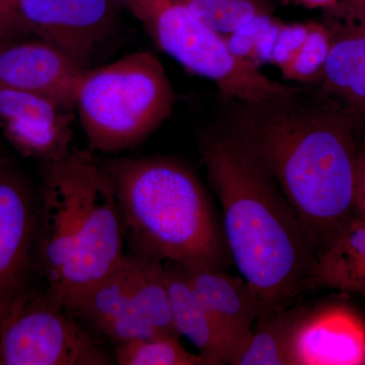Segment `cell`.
Wrapping results in <instances>:
<instances>
[{"instance_id": "cell-1", "label": "cell", "mask_w": 365, "mask_h": 365, "mask_svg": "<svg viewBox=\"0 0 365 365\" xmlns=\"http://www.w3.org/2000/svg\"><path fill=\"white\" fill-rule=\"evenodd\" d=\"M228 105L222 126L277 182L319 252L354 211L356 120L304 88Z\"/></svg>"}, {"instance_id": "cell-2", "label": "cell", "mask_w": 365, "mask_h": 365, "mask_svg": "<svg viewBox=\"0 0 365 365\" xmlns=\"http://www.w3.org/2000/svg\"><path fill=\"white\" fill-rule=\"evenodd\" d=\"M199 151L222 205L228 253L262 316L287 307L311 287L313 239L277 182L222 126L204 134Z\"/></svg>"}, {"instance_id": "cell-3", "label": "cell", "mask_w": 365, "mask_h": 365, "mask_svg": "<svg viewBox=\"0 0 365 365\" xmlns=\"http://www.w3.org/2000/svg\"><path fill=\"white\" fill-rule=\"evenodd\" d=\"M38 267L69 306L121 264L123 222L111 175L93 151L41 163Z\"/></svg>"}, {"instance_id": "cell-4", "label": "cell", "mask_w": 365, "mask_h": 365, "mask_svg": "<svg viewBox=\"0 0 365 365\" xmlns=\"http://www.w3.org/2000/svg\"><path fill=\"white\" fill-rule=\"evenodd\" d=\"M111 175L131 251L185 267L220 269L227 242L200 180L165 157L104 162Z\"/></svg>"}, {"instance_id": "cell-5", "label": "cell", "mask_w": 365, "mask_h": 365, "mask_svg": "<svg viewBox=\"0 0 365 365\" xmlns=\"http://www.w3.org/2000/svg\"><path fill=\"white\" fill-rule=\"evenodd\" d=\"M175 101L157 55L134 52L86 72L76 115L91 151L118 153L153 135L172 115Z\"/></svg>"}, {"instance_id": "cell-6", "label": "cell", "mask_w": 365, "mask_h": 365, "mask_svg": "<svg viewBox=\"0 0 365 365\" xmlns=\"http://www.w3.org/2000/svg\"><path fill=\"white\" fill-rule=\"evenodd\" d=\"M130 9L160 50L191 73L212 81L227 105L282 97L302 88L268 78L254 62L235 55L225 36L185 0H137Z\"/></svg>"}, {"instance_id": "cell-7", "label": "cell", "mask_w": 365, "mask_h": 365, "mask_svg": "<svg viewBox=\"0 0 365 365\" xmlns=\"http://www.w3.org/2000/svg\"><path fill=\"white\" fill-rule=\"evenodd\" d=\"M113 364V353L47 289L34 288L0 319V365Z\"/></svg>"}, {"instance_id": "cell-8", "label": "cell", "mask_w": 365, "mask_h": 365, "mask_svg": "<svg viewBox=\"0 0 365 365\" xmlns=\"http://www.w3.org/2000/svg\"><path fill=\"white\" fill-rule=\"evenodd\" d=\"M38 241V190L0 150V319L34 289Z\"/></svg>"}, {"instance_id": "cell-9", "label": "cell", "mask_w": 365, "mask_h": 365, "mask_svg": "<svg viewBox=\"0 0 365 365\" xmlns=\"http://www.w3.org/2000/svg\"><path fill=\"white\" fill-rule=\"evenodd\" d=\"M116 6L113 0H16V11L30 35L88 71L116 32Z\"/></svg>"}, {"instance_id": "cell-10", "label": "cell", "mask_w": 365, "mask_h": 365, "mask_svg": "<svg viewBox=\"0 0 365 365\" xmlns=\"http://www.w3.org/2000/svg\"><path fill=\"white\" fill-rule=\"evenodd\" d=\"M76 110L52 98L0 86V133L21 157L55 162L73 145Z\"/></svg>"}, {"instance_id": "cell-11", "label": "cell", "mask_w": 365, "mask_h": 365, "mask_svg": "<svg viewBox=\"0 0 365 365\" xmlns=\"http://www.w3.org/2000/svg\"><path fill=\"white\" fill-rule=\"evenodd\" d=\"M292 365L365 364V323L342 306L300 307L290 339Z\"/></svg>"}, {"instance_id": "cell-12", "label": "cell", "mask_w": 365, "mask_h": 365, "mask_svg": "<svg viewBox=\"0 0 365 365\" xmlns=\"http://www.w3.org/2000/svg\"><path fill=\"white\" fill-rule=\"evenodd\" d=\"M86 71L39 38L18 41L0 51V86L44 96L76 111Z\"/></svg>"}, {"instance_id": "cell-13", "label": "cell", "mask_w": 365, "mask_h": 365, "mask_svg": "<svg viewBox=\"0 0 365 365\" xmlns=\"http://www.w3.org/2000/svg\"><path fill=\"white\" fill-rule=\"evenodd\" d=\"M334 11L344 23L328 28L330 52L317 78V93L339 106L357 121L365 115V9L343 1Z\"/></svg>"}, {"instance_id": "cell-14", "label": "cell", "mask_w": 365, "mask_h": 365, "mask_svg": "<svg viewBox=\"0 0 365 365\" xmlns=\"http://www.w3.org/2000/svg\"><path fill=\"white\" fill-rule=\"evenodd\" d=\"M67 309L91 332L116 345L163 334L157 332L143 319L134 306L125 257L112 273L74 300Z\"/></svg>"}, {"instance_id": "cell-15", "label": "cell", "mask_w": 365, "mask_h": 365, "mask_svg": "<svg viewBox=\"0 0 365 365\" xmlns=\"http://www.w3.org/2000/svg\"><path fill=\"white\" fill-rule=\"evenodd\" d=\"M182 267L220 327L230 349V362L262 316L260 300L242 276L235 277L220 269L205 266Z\"/></svg>"}, {"instance_id": "cell-16", "label": "cell", "mask_w": 365, "mask_h": 365, "mask_svg": "<svg viewBox=\"0 0 365 365\" xmlns=\"http://www.w3.org/2000/svg\"><path fill=\"white\" fill-rule=\"evenodd\" d=\"M165 268L175 331L193 343L208 365L227 364V341L184 269L174 263H165Z\"/></svg>"}, {"instance_id": "cell-17", "label": "cell", "mask_w": 365, "mask_h": 365, "mask_svg": "<svg viewBox=\"0 0 365 365\" xmlns=\"http://www.w3.org/2000/svg\"><path fill=\"white\" fill-rule=\"evenodd\" d=\"M365 297V218L354 216L317 254L311 287Z\"/></svg>"}, {"instance_id": "cell-18", "label": "cell", "mask_w": 365, "mask_h": 365, "mask_svg": "<svg viewBox=\"0 0 365 365\" xmlns=\"http://www.w3.org/2000/svg\"><path fill=\"white\" fill-rule=\"evenodd\" d=\"M125 262L129 290L138 314L157 332L177 334L173 325L165 262L131 250L127 252Z\"/></svg>"}, {"instance_id": "cell-19", "label": "cell", "mask_w": 365, "mask_h": 365, "mask_svg": "<svg viewBox=\"0 0 365 365\" xmlns=\"http://www.w3.org/2000/svg\"><path fill=\"white\" fill-rule=\"evenodd\" d=\"M300 307L278 309L260 317L248 339L232 355L228 364L292 365L290 339Z\"/></svg>"}, {"instance_id": "cell-20", "label": "cell", "mask_w": 365, "mask_h": 365, "mask_svg": "<svg viewBox=\"0 0 365 365\" xmlns=\"http://www.w3.org/2000/svg\"><path fill=\"white\" fill-rule=\"evenodd\" d=\"M113 357L118 365H208L202 355L187 350L177 334H157L115 345Z\"/></svg>"}, {"instance_id": "cell-21", "label": "cell", "mask_w": 365, "mask_h": 365, "mask_svg": "<svg viewBox=\"0 0 365 365\" xmlns=\"http://www.w3.org/2000/svg\"><path fill=\"white\" fill-rule=\"evenodd\" d=\"M211 28L230 35L258 16L272 14L269 0H185Z\"/></svg>"}, {"instance_id": "cell-22", "label": "cell", "mask_w": 365, "mask_h": 365, "mask_svg": "<svg viewBox=\"0 0 365 365\" xmlns=\"http://www.w3.org/2000/svg\"><path fill=\"white\" fill-rule=\"evenodd\" d=\"M331 48V34L325 26L309 24L304 44L295 53L292 59L281 68L285 78L294 81H317L325 66Z\"/></svg>"}, {"instance_id": "cell-23", "label": "cell", "mask_w": 365, "mask_h": 365, "mask_svg": "<svg viewBox=\"0 0 365 365\" xmlns=\"http://www.w3.org/2000/svg\"><path fill=\"white\" fill-rule=\"evenodd\" d=\"M309 30V24L292 26L281 24L271 53L270 62L280 69L287 66L295 53L299 51L300 46L304 44Z\"/></svg>"}, {"instance_id": "cell-24", "label": "cell", "mask_w": 365, "mask_h": 365, "mask_svg": "<svg viewBox=\"0 0 365 365\" xmlns=\"http://www.w3.org/2000/svg\"><path fill=\"white\" fill-rule=\"evenodd\" d=\"M30 35L21 23L16 9L0 4V51L6 46L26 39Z\"/></svg>"}, {"instance_id": "cell-25", "label": "cell", "mask_w": 365, "mask_h": 365, "mask_svg": "<svg viewBox=\"0 0 365 365\" xmlns=\"http://www.w3.org/2000/svg\"><path fill=\"white\" fill-rule=\"evenodd\" d=\"M353 208L357 216L365 218V143L357 148L355 158Z\"/></svg>"}, {"instance_id": "cell-26", "label": "cell", "mask_w": 365, "mask_h": 365, "mask_svg": "<svg viewBox=\"0 0 365 365\" xmlns=\"http://www.w3.org/2000/svg\"><path fill=\"white\" fill-rule=\"evenodd\" d=\"M292 4H302V6L307 7L319 6H331L336 0H287Z\"/></svg>"}, {"instance_id": "cell-27", "label": "cell", "mask_w": 365, "mask_h": 365, "mask_svg": "<svg viewBox=\"0 0 365 365\" xmlns=\"http://www.w3.org/2000/svg\"><path fill=\"white\" fill-rule=\"evenodd\" d=\"M350 6L359 7V9H365V0H344Z\"/></svg>"}, {"instance_id": "cell-28", "label": "cell", "mask_w": 365, "mask_h": 365, "mask_svg": "<svg viewBox=\"0 0 365 365\" xmlns=\"http://www.w3.org/2000/svg\"><path fill=\"white\" fill-rule=\"evenodd\" d=\"M115 4H124V6H127L129 9H131L132 6H134V4L137 1V0H113Z\"/></svg>"}, {"instance_id": "cell-29", "label": "cell", "mask_w": 365, "mask_h": 365, "mask_svg": "<svg viewBox=\"0 0 365 365\" xmlns=\"http://www.w3.org/2000/svg\"><path fill=\"white\" fill-rule=\"evenodd\" d=\"M16 0H0V4L14 7V9H16Z\"/></svg>"}, {"instance_id": "cell-30", "label": "cell", "mask_w": 365, "mask_h": 365, "mask_svg": "<svg viewBox=\"0 0 365 365\" xmlns=\"http://www.w3.org/2000/svg\"></svg>"}]
</instances>
